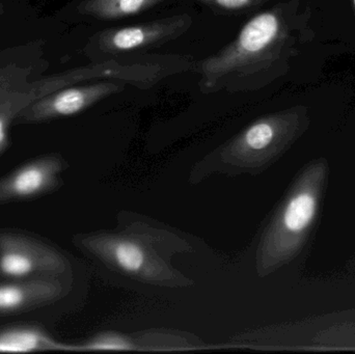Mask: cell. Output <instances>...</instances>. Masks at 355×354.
Instances as JSON below:
<instances>
[{
    "mask_svg": "<svg viewBox=\"0 0 355 354\" xmlns=\"http://www.w3.org/2000/svg\"><path fill=\"white\" fill-rule=\"evenodd\" d=\"M329 175V162L322 157L302 168L261 241L260 276L279 269L302 251L318 220Z\"/></svg>",
    "mask_w": 355,
    "mask_h": 354,
    "instance_id": "6da1fadb",
    "label": "cell"
},
{
    "mask_svg": "<svg viewBox=\"0 0 355 354\" xmlns=\"http://www.w3.org/2000/svg\"><path fill=\"white\" fill-rule=\"evenodd\" d=\"M287 35L281 8L259 12L243 25L234 41L200 62V85L205 89H219L227 80L268 68L279 55Z\"/></svg>",
    "mask_w": 355,
    "mask_h": 354,
    "instance_id": "7a4b0ae2",
    "label": "cell"
},
{
    "mask_svg": "<svg viewBox=\"0 0 355 354\" xmlns=\"http://www.w3.org/2000/svg\"><path fill=\"white\" fill-rule=\"evenodd\" d=\"M309 125L310 116L304 106L262 116L223 148L220 158L241 170H264L291 148Z\"/></svg>",
    "mask_w": 355,
    "mask_h": 354,
    "instance_id": "3957f363",
    "label": "cell"
},
{
    "mask_svg": "<svg viewBox=\"0 0 355 354\" xmlns=\"http://www.w3.org/2000/svg\"><path fill=\"white\" fill-rule=\"evenodd\" d=\"M68 268L66 258L50 245L19 233L0 232V276L3 278L60 276Z\"/></svg>",
    "mask_w": 355,
    "mask_h": 354,
    "instance_id": "277c9868",
    "label": "cell"
},
{
    "mask_svg": "<svg viewBox=\"0 0 355 354\" xmlns=\"http://www.w3.org/2000/svg\"><path fill=\"white\" fill-rule=\"evenodd\" d=\"M33 67L0 66V154L8 147V129L19 114L44 96L64 89L60 74L31 80Z\"/></svg>",
    "mask_w": 355,
    "mask_h": 354,
    "instance_id": "5b68a950",
    "label": "cell"
},
{
    "mask_svg": "<svg viewBox=\"0 0 355 354\" xmlns=\"http://www.w3.org/2000/svg\"><path fill=\"white\" fill-rule=\"evenodd\" d=\"M81 245L121 272L150 281L170 278V270L156 261L153 253L135 238L114 235L83 237Z\"/></svg>",
    "mask_w": 355,
    "mask_h": 354,
    "instance_id": "8992f818",
    "label": "cell"
},
{
    "mask_svg": "<svg viewBox=\"0 0 355 354\" xmlns=\"http://www.w3.org/2000/svg\"><path fill=\"white\" fill-rule=\"evenodd\" d=\"M124 89L125 83L114 80L96 81L78 87H64L33 102L19 114L17 121L37 123L74 116L101 100L121 93Z\"/></svg>",
    "mask_w": 355,
    "mask_h": 354,
    "instance_id": "52a82bcc",
    "label": "cell"
},
{
    "mask_svg": "<svg viewBox=\"0 0 355 354\" xmlns=\"http://www.w3.org/2000/svg\"><path fill=\"white\" fill-rule=\"evenodd\" d=\"M192 22L191 16L182 14L141 24L106 29L96 35L95 47L106 54L146 49L177 39L190 28Z\"/></svg>",
    "mask_w": 355,
    "mask_h": 354,
    "instance_id": "ba28073f",
    "label": "cell"
},
{
    "mask_svg": "<svg viewBox=\"0 0 355 354\" xmlns=\"http://www.w3.org/2000/svg\"><path fill=\"white\" fill-rule=\"evenodd\" d=\"M64 163L58 156H45L0 179V205L37 197L55 188Z\"/></svg>",
    "mask_w": 355,
    "mask_h": 354,
    "instance_id": "9c48e42d",
    "label": "cell"
},
{
    "mask_svg": "<svg viewBox=\"0 0 355 354\" xmlns=\"http://www.w3.org/2000/svg\"><path fill=\"white\" fill-rule=\"evenodd\" d=\"M69 287L58 276L12 280L0 284V315H10L50 305L64 297Z\"/></svg>",
    "mask_w": 355,
    "mask_h": 354,
    "instance_id": "30bf717a",
    "label": "cell"
},
{
    "mask_svg": "<svg viewBox=\"0 0 355 354\" xmlns=\"http://www.w3.org/2000/svg\"><path fill=\"white\" fill-rule=\"evenodd\" d=\"M72 349L33 328H15L0 333V353H33Z\"/></svg>",
    "mask_w": 355,
    "mask_h": 354,
    "instance_id": "8fae6325",
    "label": "cell"
},
{
    "mask_svg": "<svg viewBox=\"0 0 355 354\" xmlns=\"http://www.w3.org/2000/svg\"><path fill=\"white\" fill-rule=\"evenodd\" d=\"M164 0H85L79 12L100 20H119L150 10Z\"/></svg>",
    "mask_w": 355,
    "mask_h": 354,
    "instance_id": "7c38bea8",
    "label": "cell"
},
{
    "mask_svg": "<svg viewBox=\"0 0 355 354\" xmlns=\"http://www.w3.org/2000/svg\"><path fill=\"white\" fill-rule=\"evenodd\" d=\"M81 349L87 351H131L135 349V345L124 337L114 333H106L89 341L83 345Z\"/></svg>",
    "mask_w": 355,
    "mask_h": 354,
    "instance_id": "4fadbf2b",
    "label": "cell"
},
{
    "mask_svg": "<svg viewBox=\"0 0 355 354\" xmlns=\"http://www.w3.org/2000/svg\"><path fill=\"white\" fill-rule=\"evenodd\" d=\"M200 1L213 6V8H218V10L238 12V10L256 8V6L264 3L265 0H200Z\"/></svg>",
    "mask_w": 355,
    "mask_h": 354,
    "instance_id": "5bb4252c",
    "label": "cell"
},
{
    "mask_svg": "<svg viewBox=\"0 0 355 354\" xmlns=\"http://www.w3.org/2000/svg\"><path fill=\"white\" fill-rule=\"evenodd\" d=\"M354 8H355V0H354Z\"/></svg>",
    "mask_w": 355,
    "mask_h": 354,
    "instance_id": "9a60e30c",
    "label": "cell"
}]
</instances>
